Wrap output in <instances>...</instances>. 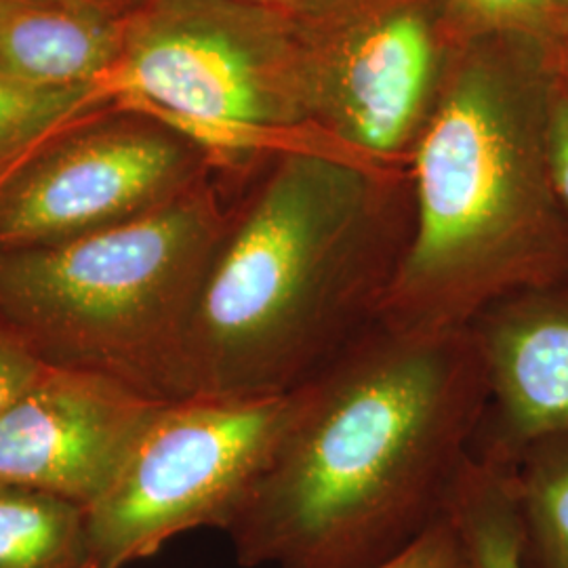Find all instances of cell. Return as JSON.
<instances>
[{
    "label": "cell",
    "mask_w": 568,
    "mask_h": 568,
    "mask_svg": "<svg viewBox=\"0 0 568 568\" xmlns=\"http://www.w3.org/2000/svg\"><path fill=\"white\" fill-rule=\"evenodd\" d=\"M469 331L488 386L474 453L518 464L530 445L568 436V283L504 297Z\"/></svg>",
    "instance_id": "10"
},
{
    "label": "cell",
    "mask_w": 568,
    "mask_h": 568,
    "mask_svg": "<svg viewBox=\"0 0 568 568\" xmlns=\"http://www.w3.org/2000/svg\"><path fill=\"white\" fill-rule=\"evenodd\" d=\"M116 102L103 84L42 89L0 74V183L65 126Z\"/></svg>",
    "instance_id": "15"
},
{
    "label": "cell",
    "mask_w": 568,
    "mask_h": 568,
    "mask_svg": "<svg viewBox=\"0 0 568 568\" xmlns=\"http://www.w3.org/2000/svg\"><path fill=\"white\" fill-rule=\"evenodd\" d=\"M321 23L241 0H143L110 87L215 166L284 152L382 163L314 126Z\"/></svg>",
    "instance_id": "5"
},
{
    "label": "cell",
    "mask_w": 568,
    "mask_h": 568,
    "mask_svg": "<svg viewBox=\"0 0 568 568\" xmlns=\"http://www.w3.org/2000/svg\"><path fill=\"white\" fill-rule=\"evenodd\" d=\"M288 410L274 398L192 396L159 406L114 483L87 508L93 568H124L196 528L227 530Z\"/></svg>",
    "instance_id": "6"
},
{
    "label": "cell",
    "mask_w": 568,
    "mask_h": 568,
    "mask_svg": "<svg viewBox=\"0 0 568 568\" xmlns=\"http://www.w3.org/2000/svg\"><path fill=\"white\" fill-rule=\"evenodd\" d=\"M525 568H568V436L539 440L516 464Z\"/></svg>",
    "instance_id": "14"
},
{
    "label": "cell",
    "mask_w": 568,
    "mask_h": 568,
    "mask_svg": "<svg viewBox=\"0 0 568 568\" xmlns=\"http://www.w3.org/2000/svg\"><path fill=\"white\" fill-rule=\"evenodd\" d=\"M60 2L95 4V7H105V9H114V11H122V13H131L138 4H142L143 0H60Z\"/></svg>",
    "instance_id": "22"
},
{
    "label": "cell",
    "mask_w": 568,
    "mask_h": 568,
    "mask_svg": "<svg viewBox=\"0 0 568 568\" xmlns=\"http://www.w3.org/2000/svg\"><path fill=\"white\" fill-rule=\"evenodd\" d=\"M551 47H453L410 150L413 224L382 321L466 328L488 305L568 283V220L549 182Z\"/></svg>",
    "instance_id": "3"
},
{
    "label": "cell",
    "mask_w": 568,
    "mask_h": 568,
    "mask_svg": "<svg viewBox=\"0 0 568 568\" xmlns=\"http://www.w3.org/2000/svg\"><path fill=\"white\" fill-rule=\"evenodd\" d=\"M549 53H551V65H554L556 79L562 82V87L568 91V39L551 47Z\"/></svg>",
    "instance_id": "21"
},
{
    "label": "cell",
    "mask_w": 568,
    "mask_h": 568,
    "mask_svg": "<svg viewBox=\"0 0 568 568\" xmlns=\"http://www.w3.org/2000/svg\"><path fill=\"white\" fill-rule=\"evenodd\" d=\"M410 224L408 164L272 156L206 270L190 396L274 398L318 375L382 321Z\"/></svg>",
    "instance_id": "2"
},
{
    "label": "cell",
    "mask_w": 568,
    "mask_h": 568,
    "mask_svg": "<svg viewBox=\"0 0 568 568\" xmlns=\"http://www.w3.org/2000/svg\"><path fill=\"white\" fill-rule=\"evenodd\" d=\"M440 0H366L323 21L314 70V126L389 164H408L445 81Z\"/></svg>",
    "instance_id": "8"
},
{
    "label": "cell",
    "mask_w": 568,
    "mask_h": 568,
    "mask_svg": "<svg viewBox=\"0 0 568 568\" xmlns=\"http://www.w3.org/2000/svg\"><path fill=\"white\" fill-rule=\"evenodd\" d=\"M450 47L485 39H525L556 47L568 39V0H440Z\"/></svg>",
    "instance_id": "16"
},
{
    "label": "cell",
    "mask_w": 568,
    "mask_h": 568,
    "mask_svg": "<svg viewBox=\"0 0 568 568\" xmlns=\"http://www.w3.org/2000/svg\"><path fill=\"white\" fill-rule=\"evenodd\" d=\"M447 514L466 544L471 567L525 568L516 464L471 453Z\"/></svg>",
    "instance_id": "13"
},
{
    "label": "cell",
    "mask_w": 568,
    "mask_h": 568,
    "mask_svg": "<svg viewBox=\"0 0 568 568\" xmlns=\"http://www.w3.org/2000/svg\"><path fill=\"white\" fill-rule=\"evenodd\" d=\"M488 405L466 328L379 321L304 386L227 527L246 568H373L445 518Z\"/></svg>",
    "instance_id": "1"
},
{
    "label": "cell",
    "mask_w": 568,
    "mask_h": 568,
    "mask_svg": "<svg viewBox=\"0 0 568 568\" xmlns=\"http://www.w3.org/2000/svg\"><path fill=\"white\" fill-rule=\"evenodd\" d=\"M548 169L554 194L568 220V91L556 72L549 93Z\"/></svg>",
    "instance_id": "19"
},
{
    "label": "cell",
    "mask_w": 568,
    "mask_h": 568,
    "mask_svg": "<svg viewBox=\"0 0 568 568\" xmlns=\"http://www.w3.org/2000/svg\"><path fill=\"white\" fill-rule=\"evenodd\" d=\"M230 211L209 175L133 222L0 251V318L42 365L103 375L156 403L192 398L190 325Z\"/></svg>",
    "instance_id": "4"
},
{
    "label": "cell",
    "mask_w": 568,
    "mask_h": 568,
    "mask_svg": "<svg viewBox=\"0 0 568 568\" xmlns=\"http://www.w3.org/2000/svg\"><path fill=\"white\" fill-rule=\"evenodd\" d=\"M161 405L110 377L44 365L0 415V485L91 508Z\"/></svg>",
    "instance_id": "9"
},
{
    "label": "cell",
    "mask_w": 568,
    "mask_h": 568,
    "mask_svg": "<svg viewBox=\"0 0 568 568\" xmlns=\"http://www.w3.org/2000/svg\"><path fill=\"white\" fill-rule=\"evenodd\" d=\"M373 568H474L466 544L450 520L440 518L415 541Z\"/></svg>",
    "instance_id": "17"
},
{
    "label": "cell",
    "mask_w": 568,
    "mask_h": 568,
    "mask_svg": "<svg viewBox=\"0 0 568 568\" xmlns=\"http://www.w3.org/2000/svg\"><path fill=\"white\" fill-rule=\"evenodd\" d=\"M213 166L166 122L112 103L65 126L0 183V251L133 222L203 182Z\"/></svg>",
    "instance_id": "7"
},
{
    "label": "cell",
    "mask_w": 568,
    "mask_h": 568,
    "mask_svg": "<svg viewBox=\"0 0 568 568\" xmlns=\"http://www.w3.org/2000/svg\"><path fill=\"white\" fill-rule=\"evenodd\" d=\"M251 4H262L297 16L307 21H328L342 18L347 11L365 4L366 0H241Z\"/></svg>",
    "instance_id": "20"
},
{
    "label": "cell",
    "mask_w": 568,
    "mask_h": 568,
    "mask_svg": "<svg viewBox=\"0 0 568 568\" xmlns=\"http://www.w3.org/2000/svg\"><path fill=\"white\" fill-rule=\"evenodd\" d=\"M0 568H93L87 509L34 488L0 485Z\"/></svg>",
    "instance_id": "12"
},
{
    "label": "cell",
    "mask_w": 568,
    "mask_h": 568,
    "mask_svg": "<svg viewBox=\"0 0 568 568\" xmlns=\"http://www.w3.org/2000/svg\"><path fill=\"white\" fill-rule=\"evenodd\" d=\"M126 20L95 4L21 0L0 16V74L42 89L110 87Z\"/></svg>",
    "instance_id": "11"
},
{
    "label": "cell",
    "mask_w": 568,
    "mask_h": 568,
    "mask_svg": "<svg viewBox=\"0 0 568 568\" xmlns=\"http://www.w3.org/2000/svg\"><path fill=\"white\" fill-rule=\"evenodd\" d=\"M21 0H0V16L7 11V9H11L13 4H18Z\"/></svg>",
    "instance_id": "23"
},
{
    "label": "cell",
    "mask_w": 568,
    "mask_h": 568,
    "mask_svg": "<svg viewBox=\"0 0 568 568\" xmlns=\"http://www.w3.org/2000/svg\"><path fill=\"white\" fill-rule=\"evenodd\" d=\"M42 368L32 349L0 318V415L32 386Z\"/></svg>",
    "instance_id": "18"
}]
</instances>
